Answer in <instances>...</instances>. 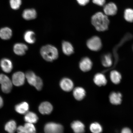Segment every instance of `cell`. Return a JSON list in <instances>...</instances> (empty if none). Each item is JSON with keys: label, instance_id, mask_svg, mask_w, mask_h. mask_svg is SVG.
<instances>
[{"label": "cell", "instance_id": "obj_23", "mask_svg": "<svg viewBox=\"0 0 133 133\" xmlns=\"http://www.w3.org/2000/svg\"><path fill=\"white\" fill-rule=\"evenodd\" d=\"M24 40L29 44H33L35 42V34L32 31H26L24 35Z\"/></svg>", "mask_w": 133, "mask_h": 133}, {"label": "cell", "instance_id": "obj_5", "mask_svg": "<svg viewBox=\"0 0 133 133\" xmlns=\"http://www.w3.org/2000/svg\"><path fill=\"white\" fill-rule=\"evenodd\" d=\"M86 44L88 48L92 51H98L102 47L101 39L97 36H93L88 39Z\"/></svg>", "mask_w": 133, "mask_h": 133}, {"label": "cell", "instance_id": "obj_2", "mask_svg": "<svg viewBox=\"0 0 133 133\" xmlns=\"http://www.w3.org/2000/svg\"><path fill=\"white\" fill-rule=\"evenodd\" d=\"M40 53L43 59L49 62L55 60L59 56L57 48L51 45H46L43 46L41 49Z\"/></svg>", "mask_w": 133, "mask_h": 133}, {"label": "cell", "instance_id": "obj_28", "mask_svg": "<svg viewBox=\"0 0 133 133\" xmlns=\"http://www.w3.org/2000/svg\"><path fill=\"white\" fill-rule=\"evenodd\" d=\"M124 18L129 22H133V10L130 8L126 9L124 12Z\"/></svg>", "mask_w": 133, "mask_h": 133}, {"label": "cell", "instance_id": "obj_33", "mask_svg": "<svg viewBox=\"0 0 133 133\" xmlns=\"http://www.w3.org/2000/svg\"><path fill=\"white\" fill-rule=\"evenodd\" d=\"M17 131L18 133H24V126L20 125L19 126V127L17 128Z\"/></svg>", "mask_w": 133, "mask_h": 133}, {"label": "cell", "instance_id": "obj_24", "mask_svg": "<svg viewBox=\"0 0 133 133\" xmlns=\"http://www.w3.org/2000/svg\"><path fill=\"white\" fill-rule=\"evenodd\" d=\"M17 125L16 121L11 120L6 123L5 126V129L8 133H14L17 130Z\"/></svg>", "mask_w": 133, "mask_h": 133}, {"label": "cell", "instance_id": "obj_34", "mask_svg": "<svg viewBox=\"0 0 133 133\" xmlns=\"http://www.w3.org/2000/svg\"><path fill=\"white\" fill-rule=\"evenodd\" d=\"M121 133H132L130 129L128 128H124L121 131Z\"/></svg>", "mask_w": 133, "mask_h": 133}, {"label": "cell", "instance_id": "obj_6", "mask_svg": "<svg viewBox=\"0 0 133 133\" xmlns=\"http://www.w3.org/2000/svg\"><path fill=\"white\" fill-rule=\"evenodd\" d=\"M44 131L45 133H63L64 128L61 124L49 122L45 126Z\"/></svg>", "mask_w": 133, "mask_h": 133}, {"label": "cell", "instance_id": "obj_10", "mask_svg": "<svg viewBox=\"0 0 133 133\" xmlns=\"http://www.w3.org/2000/svg\"><path fill=\"white\" fill-rule=\"evenodd\" d=\"M37 13L36 10L33 8H28L23 11L22 16L26 21L31 20L37 17Z\"/></svg>", "mask_w": 133, "mask_h": 133}, {"label": "cell", "instance_id": "obj_26", "mask_svg": "<svg viewBox=\"0 0 133 133\" xmlns=\"http://www.w3.org/2000/svg\"><path fill=\"white\" fill-rule=\"evenodd\" d=\"M112 56L110 54L104 55L102 58V64L105 67H110L112 66Z\"/></svg>", "mask_w": 133, "mask_h": 133}, {"label": "cell", "instance_id": "obj_3", "mask_svg": "<svg viewBox=\"0 0 133 133\" xmlns=\"http://www.w3.org/2000/svg\"><path fill=\"white\" fill-rule=\"evenodd\" d=\"M25 74L26 79L30 85L35 87L38 91L41 90L42 89L43 82L40 77L36 76L31 71H27Z\"/></svg>", "mask_w": 133, "mask_h": 133}, {"label": "cell", "instance_id": "obj_31", "mask_svg": "<svg viewBox=\"0 0 133 133\" xmlns=\"http://www.w3.org/2000/svg\"><path fill=\"white\" fill-rule=\"evenodd\" d=\"M92 1L94 4L101 6H104L105 3V0H92Z\"/></svg>", "mask_w": 133, "mask_h": 133}, {"label": "cell", "instance_id": "obj_30", "mask_svg": "<svg viewBox=\"0 0 133 133\" xmlns=\"http://www.w3.org/2000/svg\"><path fill=\"white\" fill-rule=\"evenodd\" d=\"M22 4V0H9V4L11 9L16 10L19 9Z\"/></svg>", "mask_w": 133, "mask_h": 133}, {"label": "cell", "instance_id": "obj_16", "mask_svg": "<svg viewBox=\"0 0 133 133\" xmlns=\"http://www.w3.org/2000/svg\"><path fill=\"white\" fill-rule=\"evenodd\" d=\"M62 47L63 52L67 56H70L74 52V47L71 43L68 41L63 42Z\"/></svg>", "mask_w": 133, "mask_h": 133}, {"label": "cell", "instance_id": "obj_17", "mask_svg": "<svg viewBox=\"0 0 133 133\" xmlns=\"http://www.w3.org/2000/svg\"><path fill=\"white\" fill-rule=\"evenodd\" d=\"M94 82L98 86H104L107 84V81L104 74L98 73L94 76Z\"/></svg>", "mask_w": 133, "mask_h": 133}, {"label": "cell", "instance_id": "obj_8", "mask_svg": "<svg viewBox=\"0 0 133 133\" xmlns=\"http://www.w3.org/2000/svg\"><path fill=\"white\" fill-rule=\"evenodd\" d=\"M92 63L90 59L88 57L82 58L79 63V68L83 72H87L92 68Z\"/></svg>", "mask_w": 133, "mask_h": 133}, {"label": "cell", "instance_id": "obj_32", "mask_svg": "<svg viewBox=\"0 0 133 133\" xmlns=\"http://www.w3.org/2000/svg\"><path fill=\"white\" fill-rule=\"evenodd\" d=\"M90 0H77V2L81 6H85L89 2Z\"/></svg>", "mask_w": 133, "mask_h": 133}, {"label": "cell", "instance_id": "obj_15", "mask_svg": "<svg viewBox=\"0 0 133 133\" xmlns=\"http://www.w3.org/2000/svg\"><path fill=\"white\" fill-rule=\"evenodd\" d=\"M71 127L75 133H84L85 126L81 121H75L71 123Z\"/></svg>", "mask_w": 133, "mask_h": 133}, {"label": "cell", "instance_id": "obj_25", "mask_svg": "<svg viewBox=\"0 0 133 133\" xmlns=\"http://www.w3.org/2000/svg\"><path fill=\"white\" fill-rule=\"evenodd\" d=\"M111 81L115 84H118L120 82L121 76L120 73L118 71L114 70L111 71L110 74Z\"/></svg>", "mask_w": 133, "mask_h": 133}, {"label": "cell", "instance_id": "obj_7", "mask_svg": "<svg viewBox=\"0 0 133 133\" xmlns=\"http://www.w3.org/2000/svg\"><path fill=\"white\" fill-rule=\"evenodd\" d=\"M25 79V74L21 71H17L12 75V82L14 85L18 87L24 84Z\"/></svg>", "mask_w": 133, "mask_h": 133}, {"label": "cell", "instance_id": "obj_18", "mask_svg": "<svg viewBox=\"0 0 133 133\" xmlns=\"http://www.w3.org/2000/svg\"><path fill=\"white\" fill-rule=\"evenodd\" d=\"M122 94L120 93L112 92L109 96L110 101L113 104H120L122 101Z\"/></svg>", "mask_w": 133, "mask_h": 133}, {"label": "cell", "instance_id": "obj_29", "mask_svg": "<svg viewBox=\"0 0 133 133\" xmlns=\"http://www.w3.org/2000/svg\"><path fill=\"white\" fill-rule=\"evenodd\" d=\"M24 133H36V128L32 124L26 123L24 124Z\"/></svg>", "mask_w": 133, "mask_h": 133}, {"label": "cell", "instance_id": "obj_21", "mask_svg": "<svg viewBox=\"0 0 133 133\" xmlns=\"http://www.w3.org/2000/svg\"><path fill=\"white\" fill-rule=\"evenodd\" d=\"M24 119L26 123L31 124L36 123L38 120L37 115L32 112H28L25 114Z\"/></svg>", "mask_w": 133, "mask_h": 133}, {"label": "cell", "instance_id": "obj_20", "mask_svg": "<svg viewBox=\"0 0 133 133\" xmlns=\"http://www.w3.org/2000/svg\"><path fill=\"white\" fill-rule=\"evenodd\" d=\"M29 104L26 102H23L17 105L15 107L16 112L21 114H25L29 110Z\"/></svg>", "mask_w": 133, "mask_h": 133}, {"label": "cell", "instance_id": "obj_13", "mask_svg": "<svg viewBox=\"0 0 133 133\" xmlns=\"http://www.w3.org/2000/svg\"><path fill=\"white\" fill-rule=\"evenodd\" d=\"M28 49V46L23 43H16L13 46L14 52L17 55H24Z\"/></svg>", "mask_w": 133, "mask_h": 133}, {"label": "cell", "instance_id": "obj_11", "mask_svg": "<svg viewBox=\"0 0 133 133\" xmlns=\"http://www.w3.org/2000/svg\"><path fill=\"white\" fill-rule=\"evenodd\" d=\"M117 8L114 3L111 2L105 5L104 8L105 14L107 16H113L117 13Z\"/></svg>", "mask_w": 133, "mask_h": 133}, {"label": "cell", "instance_id": "obj_22", "mask_svg": "<svg viewBox=\"0 0 133 133\" xmlns=\"http://www.w3.org/2000/svg\"><path fill=\"white\" fill-rule=\"evenodd\" d=\"M12 36V31L9 28L6 27L0 29V37L4 40H8Z\"/></svg>", "mask_w": 133, "mask_h": 133}, {"label": "cell", "instance_id": "obj_14", "mask_svg": "<svg viewBox=\"0 0 133 133\" xmlns=\"http://www.w3.org/2000/svg\"><path fill=\"white\" fill-rule=\"evenodd\" d=\"M53 109L52 105L48 102H44L42 103L39 107V112L43 115H48L51 114L52 112Z\"/></svg>", "mask_w": 133, "mask_h": 133}, {"label": "cell", "instance_id": "obj_19", "mask_svg": "<svg viewBox=\"0 0 133 133\" xmlns=\"http://www.w3.org/2000/svg\"><path fill=\"white\" fill-rule=\"evenodd\" d=\"M73 95L74 98L78 101L82 100L86 95V92L83 88L78 87L74 89L73 91Z\"/></svg>", "mask_w": 133, "mask_h": 133}, {"label": "cell", "instance_id": "obj_35", "mask_svg": "<svg viewBox=\"0 0 133 133\" xmlns=\"http://www.w3.org/2000/svg\"><path fill=\"white\" fill-rule=\"evenodd\" d=\"M3 105V99L1 96H0V108L2 107Z\"/></svg>", "mask_w": 133, "mask_h": 133}, {"label": "cell", "instance_id": "obj_9", "mask_svg": "<svg viewBox=\"0 0 133 133\" xmlns=\"http://www.w3.org/2000/svg\"><path fill=\"white\" fill-rule=\"evenodd\" d=\"M59 85L61 89L66 91H71L74 87L72 81L67 78H64L61 79L59 83Z\"/></svg>", "mask_w": 133, "mask_h": 133}, {"label": "cell", "instance_id": "obj_4", "mask_svg": "<svg viewBox=\"0 0 133 133\" xmlns=\"http://www.w3.org/2000/svg\"><path fill=\"white\" fill-rule=\"evenodd\" d=\"M0 84L2 90L5 93H9L12 87V81L7 76L4 74H0Z\"/></svg>", "mask_w": 133, "mask_h": 133}, {"label": "cell", "instance_id": "obj_1", "mask_svg": "<svg viewBox=\"0 0 133 133\" xmlns=\"http://www.w3.org/2000/svg\"><path fill=\"white\" fill-rule=\"evenodd\" d=\"M91 22L97 31H104L107 30L109 21L108 16L101 12H98L91 17Z\"/></svg>", "mask_w": 133, "mask_h": 133}, {"label": "cell", "instance_id": "obj_12", "mask_svg": "<svg viewBox=\"0 0 133 133\" xmlns=\"http://www.w3.org/2000/svg\"><path fill=\"white\" fill-rule=\"evenodd\" d=\"M0 66L2 70L6 73L10 72L13 69L12 62L7 58H3L1 60Z\"/></svg>", "mask_w": 133, "mask_h": 133}, {"label": "cell", "instance_id": "obj_27", "mask_svg": "<svg viewBox=\"0 0 133 133\" xmlns=\"http://www.w3.org/2000/svg\"><path fill=\"white\" fill-rule=\"evenodd\" d=\"M90 129L93 133H101L103 130L102 126L97 122L91 124L90 126Z\"/></svg>", "mask_w": 133, "mask_h": 133}]
</instances>
